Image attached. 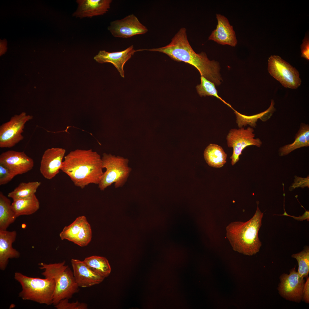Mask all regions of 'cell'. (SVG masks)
Segmentation results:
<instances>
[{"mask_svg": "<svg viewBox=\"0 0 309 309\" xmlns=\"http://www.w3.org/2000/svg\"><path fill=\"white\" fill-rule=\"evenodd\" d=\"M158 52L163 53L171 59L178 62H183L196 68L203 76L218 86L222 80L219 74V63L215 60H210L206 54L202 52H195L187 39L186 29L182 27L166 45L158 48L144 49L143 51Z\"/></svg>", "mask_w": 309, "mask_h": 309, "instance_id": "obj_1", "label": "cell"}, {"mask_svg": "<svg viewBox=\"0 0 309 309\" xmlns=\"http://www.w3.org/2000/svg\"><path fill=\"white\" fill-rule=\"evenodd\" d=\"M100 155L91 149H77L64 157L61 169L75 185L82 189L90 184L98 185L104 172Z\"/></svg>", "mask_w": 309, "mask_h": 309, "instance_id": "obj_2", "label": "cell"}, {"mask_svg": "<svg viewBox=\"0 0 309 309\" xmlns=\"http://www.w3.org/2000/svg\"><path fill=\"white\" fill-rule=\"evenodd\" d=\"M257 207L253 217L245 222L235 221L226 227V237L233 250L249 256L258 252L262 243L258 236L264 214Z\"/></svg>", "mask_w": 309, "mask_h": 309, "instance_id": "obj_3", "label": "cell"}, {"mask_svg": "<svg viewBox=\"0 0 309 309\" xmlns=\"http://www.w3.org/2000/svg\"><path fill=\"white\" fill-rule=\"evenodd\" d=\"M65 261L54 264L41 263L39 268L45 278L53 279L55 283L53 304L54 306L61 300L69 299L77 292L79 287L76 282L73 271L65 264Z\"/></svg>", "mask_w": 309, "mask_h": 309, "instance_id": "obj_4", "label": "cell"}, {"mask_svg": "<svg viewBox=\"0 0 309 309\" xmlns=\"http://www.w3.org/2000/svg\"><path fill=\"white\" fill-rule=\"evenodd\" d=\"M14 278L21 286L19 296L23 300L47 305L53 304L55 287L53 279L29 277L19 272L15 273Z\"/></svg>", "mask_w": 309, "mask_h": 309, "instance_id": "obj_5", "label": "cell"}, {"mask_svg": "<svg viewBox=\"0 0 309 309\" xmlns=\"http://www.w3.org/2000/svg\"><path fill=\"white\" fill-rule=\"evenodd\" d=\"M102 159L103 168L106 171L98 185L100 189L104 191L113 183L116 188L122 187L132 171L128 166V159L105 153L103 154Z\"/></svg>", "mask_w": 309, "mask_h": 309, "instance_id": "obj_6", "label": "cell"}, {"mask_svg": "<svg viewBox=\"0 0 309 309\" xmlns=\"http://www.w3.org/2000/svg\"><path fill=\"white\" fill-rule=\"evenodd\" d=\"M268 70L270 74L285 88L296 89L301 84L298 70L279 56L273 55L269 57Z\"/></svg>", "mask_w": 309, "mask_h": 309, "instance_id": "obj_7", "label": "cell"}, {"mask_svg": "<svg viewBox=\"0 0 309 309\" xmlns=\"http://www.w3.org/2000/svg\"><path fill=\"white\" fill-rule=\"evenodd\" d=\"M33 116L22 112L12 117L0 126V147H13L24 138L22 134L25 125L32 120Z\"/></svg>", "mask_w": 309, "mask_h": 309, "instance_id": "obj_8", "label": "cell"}, {"mask_svg": "<svg viewBox=\"0 0 309 309\" xmlns=\"http://www.w3.org/2000/svg\"><path fill=\"white\" fill-rule=\"evenodd\" d=\"M254 130L249 127L247 129L241 127L239 129H232L227 137V144L229 147L233 148V152L230 159L232 165L239 161V156L243 150L247 146L253 145L260 147L262 142L259 138H254Z\"/></svg>", "mask_w": 309, "mask_h": 309, "instance_id": "obj_9", "label": "cell"}, {"mask_svg": "<svg viewBox=\"0 0 309 309\" xmlns=\"http://www.w3.org/2000/svg\"><path fill=\"white\" fill-rule=\"evenodd\" d=\"M279 279L277 289L280 295L287 300L300 303L305 281L296 271V267L290 270L289 274H282Z\"/></svg>", "mask_w": 309, "mask_h": 309, "instance_id": "obj_10", "label": "cell"}, {"mask_svg": "<svg viewBox=\"0 0 309 309\" xmlns=\"http://www.w3.org/2000/svg\"><path fill=\"white\" fill-rule=\"evenodd\" d=\"M62 240L66 239L81 247L88 245L92 237L90 224L84 216H79L60 234Z\"/></svg>", "mask_w": 309, "mask_h": 309, "instance_id": "obj_11", "label": "cell"}, {"mask_svg": "<svg viewBox=\"0 0 309 309\" xmlns=\"http://www.w3.org/2000/svg\"><path fill=\"white\" fill-rule=\"evenodd\" d=\"M108 30L114 37L128 38L137 35L146 33L147 28L141 23L134 14L111 21Z\"/></svg>", "mask_w": 309, "mask_h": 309, "instance_id": "obj_12", "label": "cell"}, {"mask_svg": "<svg viewBox=\"0 0 309 309\" xmlns=\"http://www.w3.org/2000/svg\"><path fill=\"white\" fill-rule=\"evenodd\" d=\"M62 148L53 147L44 152L41 161L40 172L46 179L50 180L61 170L66 153Z\"/></svg>", "mask_w": 309, "mask_h": 309, "instance_id": "obj_13", "label": "cell"}, {"mask_svg": "<svg viewBox=\"0 0 309 309\" xmlns=\"http://www.w3.org/2000/svg\"><path fill=\"white\" fill-rule=\"evenodd\" d=\"M0 164L8 168L16 176L31 170L34 162L23 151L9 150L0 154Z\"/></svg>", "mask_w": 309, "mask_h": 309, "instance_id": "obj_14", "label": "cell"}, {"mask_svg": "<svg viewBox=\"0 0 309 309\" xmlns=\"http://www.w3.org/2000/svg\"><path fill=\"white\" fill-rule=\"evenodd\" d=\"M71 263L74 276L79 287L87 288L99 284L105 278L93 271L83 261L72 259Z\"/></svg>", "mask_w": 309, "mask_h": 309, "instance_id": "obj_15", "label": "cell"}, {"mask_svg": "<svg viewBox=\"0 0 309 309\" xmlns=\"http://www.w3.org/2000/svg\"><path fill=\"white\" fill-rule=\"evenodd\" d=\"M73 17L80 19L103 15L110 9L112 0H77Z\"/></svg>", "mask_w": 309, "mask_h": 309, "instance_id": "obj_16", "label": "cell"}, {"mask_svg": "<svg viewBox=\"0 0 309 309\" xmlns=\"http://www.w3.org/2000/svg\"><path fill=\"white\" fill-rule=\"evenodd\" d=\"M216 17L217 21L216 28L212 31L208 39L222 45L235 46L237 41L232 26L224 15L217 14Z\"/></svg>", "mask_w": 309, "mask_h": 309, "instance_id": "obj_17", "label": "cell"}, {"mask_svg": "<svg viewBox=\"0 0 309 309\" xmlns=\"http://www.w3.org/2000/svg\"><path fill=\"white\" fill-rule=\"evenodd\" d=\"M137 50L131 45L125 50L120 52H108L100 50L94 58L97 62L103 64L110 63L112 64L120 73L121 77L124 78V67L126 63L131 57Z\"/></svg>", "mask_w": 309, "mask_h": 309, "instance_id": "obj_18", "label": "cell"}, {"mask_svg": "<svg viewBox=\"0 0 309 309\" xmlns=\"http://www.w3.org/2000/svg\"><path fill=\"white\" fill-rule=\"evenodd\" d=\"M17 235L14 230H0V269L1 270L6 269L9 259L17 258L20 256V253L12 245Z\"/></svg>", "mask_w": 309, "mask_h": 309, "instance_id": "obj_19", "label": "cell"}, {"mask_svg": "<svg viewBox=\"0 0 309 309\" xmlns=\"http://www.w3.org/2000/svg\"><path fill=\"white\" fill-rule=\"evenodd\" d=\"M295 140L290 144L281 147L279 150L280 156L287 155L293 151L302 147L309 146V125L301 123L299 129L295 137Z\"/></svg>", "mask_w": 309, "mask_h": 309, "instance_id": "obj_20", "label": "cell"}, {"mask_svg": "<svg viewBox=\"0 0 309 309\" xmlns=\"http://www.w3.org/2000/svg\"><path fill=\"white\" fill-rule=\"evenodd\" d=\"M13 200L11 207L17 217L33 214L40 207L39 201L35 194L28 197Z\"/></svg>", "mask_w": 309, "mask_h": 309, "instance_id": "obj_21", "label": "cell"}, {"mask_svg": "<svg viewBox=\"0 0 309 309\" xmlns=\"http://www.w3.org/2000/svg\"><path fill=\"white\" fill-rule=\"evenodd\" d=\"M204 155L207 163L211 167L220 168L226 162V154L221 146L216 144H211L208 146Z\"/></svg>", "mask_w": 309, "mask_h": 309, "instance_id": "obj_22", "label": "cell"}, {"mask_svg": "<svg viewBox=\"0 0 309 309\" xmlns=\"http://www.w3.org/2000/svg\"><path fill=\"white\" fill-rule=\"evenodd\" d=\"M10 200L0 192V230H7L17 217L11 207Z\"/></svg>", "mask_w": 309, "mask_h": 309, "instance_id": "obj_23", "label": "cell"}, {"mask_svg": "<svg viewBox=\"0 0 309 309\" xmlns=\"http://www.w3.org/2000/svg\"><path fill=\"white\" fill-rule=\"evenodd\" d=\"M83 261L93 271L105 278L110 274L111 266L105 257L93 255L86 258Z\"/></svg>", "mask_w": 309, "mask_h": 309, "instance_id": "obj_24", "label": "cell"}, {"mask_svg": "<svg viewBox=\"0 0 309 309\" xmlns=\"http://www.w3.org/2000/svg\"><path fill=\"white\" fill-rule=\"evenodd\" d=\"M41 184L40 182L37 181L21 182L13 191L8 194V197L13 200L30 197L35 194Z\"/></svg>", "mask_w": 309, "mask_h": 309, "instance_id": "obj_25", "label": "cell"}, {"mask_svg": "<svg viewBox=\"0 0 309 309\" xmlns=\"http://www.w3.org/2000/svg\"><path fill=\"white\" fill-rule=\"evenodd\" d=\"M292 258L297 261L298 268L297 271L300 276L306 278L308 277L309 272V247L305 246L300 252L291 255Z\"/></svg>", "mask_w": 309, "mask_h": 309, "instance_id": "obj_26", "label": "cell"}, {"mask_svg": "<svg viewBox=\"0 0 309 309\" xmlns=\"http://www.w3.org/2000/svg\"><path fill=\"white\" fill-rule=\"evenodd\" d=\"M201 84L197 85L196 87L197 92L200 96H214L219 99L233 110H234L230 105L225 102L218 96L215 84L213 82L202 76H201Z\"/></svg>", "mask_w": 309, "mask_h": 309, "instance_id": "obj_27", "label": "cell"}, {"mask_svg": "<svg viewBox=\"0 0 309 309\" xmlns=\"http://www.w3.org/2000/svg\"><path fill=\"white\" fill-rule=\"evenodd\" d=\"M234 111L236 116L237 123L241 128L243 126L247 124L255 127L258 120L260 118L261 119L262 118V114L261 113L252 116H247L241 114L235 110Z\"/></svg>", "mask_w": 309, "mask_h": 309, "instance_id": "obj_28", "label": "cell"}, {"mask_svg": "<svg viewBox=\"0 0 309 309\" xmlns=\"http://www.w3.org/2000/svg\"><path fill=\"white\" fill-rule=\"evenodd\" d=\"M69 299L66 298L61 300L54 306L57 309H87V304L76 301L75 302H70Z\"/></svg>", "mask_w": 309, "mask_h": 309, "instance_id": "obj_29", "label": "cell"}, {"mask_svg": "<svg viewBox=\"0 0 309 309\" xmlns=\"http://www.w3.org/2000/svg\"><path fill=\"white\" fill-rule=\"evenodd\" d=\"M15 176L9 169L0 164V185L7 184Z\"/></svg>", "mask_w": 309, "mask_h": 309, "instance_id": "obj_30", "label": "cell"}, {"mask_svg": "<svg viewBox=\"0 0 309 309\" xmlns=\"http://www.w3.org/2000/svg\"><path fill=\"white\" fill-rule=\"evenodd\" d=\"M294 182L292 184L290 188V190H292L296 188L300 187L302 188L307 187H309V177L308 176L306 178H302L298 177L297 176L295 177Z\"/></svg>", "mask_w": 309, "mask_h": 309, "instance_id": "obj_31", "label": "cell"}, {"mask_svg": "<svg viewBox=\"0 0 309 309\" xmlns=\"http://www.w3.org/2000/svg\"><path fill=\"white\" fill-rule=\"evenodd\" d=\"M301 57L308 60H309V38L308 35H306L301 45Z\"/></svg>", "mask_w": 309, "mask_h": 309, "instance_id": "obj_32", "label": "cell"}, {"mask_svg": "<svg viewBox=\"0 0 309 309\" xmlns=\"http://www.w3.org/2000/svg\"><path fill=\"white\" fill-rule=\"evenodd\" d=\"M302 292V300L306 304L309 303V277L306 278Z\"/></svg>", "mask_w": 309, "mask_h": 309, "instance_id": "obj_33", "label": "cell"}, {"mask_svg": "<svg viewBox=\"0 0 309 309\" xmlns=\"http://www.w3.org/2000/svg\"><path fill=\"white\" fill-rule=\"evenodd\" d=\"M284 213L282 215H284L290 217H293L294 219L299 221H303L307 220V221L309 220V211H308L306 210L305 212L302 216H299V217H296L294 216H292L288 215L284 209Z\"/></svg>", "mask_w": 309, "mask_h": 309, "instance_id": "obj_34", "label": "cell"}]
</instances>
